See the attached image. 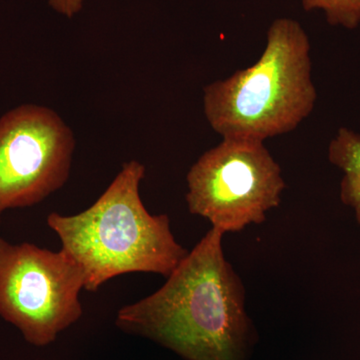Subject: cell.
<instances>
[{
  "instance_id": "6da1fadb",
  "label": "cell",
  "mask_w": 360,
  "mask_h": 360,
  "mask_svg": "<svg viewBox=\"0 0 360 360\" xmlns=\"http://www.w3.org/2000/svg\"><path fill=\"white\" fill-rule=\"evenodd\" d=\"M212 227L153 295L118 310L115 323L186 360H246L253 326L243 281Z\"/></svg>"
},
{
  "instance_id": "7a4b0ae2",
  "label": "cell",
  "mask_w": 360,
  "mask_h": 360,
  "mask_svg": "<svg viewBox=\"0 0 360 360\" xmlns=\"http://www.w3.org/2000/svg\"><path fill=\"white\" fill-rule=\"evenodd\" d=\"M146 167L137 160L120 174L90 207L75 215L51 212L47 225L61 250L84 270V290L97 291L110 279L132 272L167 277L189 251L177 243L167 214H150L139 186Z\"/></svg>"
},
{
  "instance_id": "3957f363",
  "label": "cell",
  "mask_w": 360,
  "mask_h": 360,
  "mask_svg": "<svg viewBox=\"0 0 360 360\" xmlns=\"http://www.w3.org/2000/svg\"><path fill=\"white\" fill-rule=\"evenodd\" d=\"M310 49L298 21L274 20L257 63L203 89L210 127L222 139L262 142L297 129L317 98Z\"/></svg>"
},
{
  "instance_id": "277c9868",
  "label": "cell",
  "mask_w": 360,
  "mask_h": 360,
  "mask_svg": "<svg viewBox=\"0 0 360 360\" xmlns=\"http://www.w3.org/2000/svg\"><path fill=\"white\" fill-rule=\"evenodd\" d=\"M186 180L189 212L224 233L264 224L286 186L264 142L250 139H222L196 160Z\"/></svg>"
},
{
  "instance_id": "5b68a950",
  "label": "cell",
  "mask_w": 360,
  "mask_h": 360,
  "mask_svg": "<svg viewBox=\"0 0 360 360\" xmlns=\"http://www.w3.org/2000/svg\"><path fill=\"white\" fill-rule=\"evenodd\" d=\"M84 270L63 250L0 238V316L34 347H46L79 321Z\"/></svg>"
},
{
  "instance_id": "8992f818",
  "label": "cell",
  "mask_w": 360,
  "mask_h": 360,
  "mask_svg": "<svg viewBox=\"0 0 360 360\" xmlns=\"http://www.w3.org/2000/svg\"><path fill=\"white\" fill-rule=\"evenodd\" d=\"M75 139L51 108L25 104L0 118V224L4 212L30 207L70 179Z\"/></svg>"
},
{
  "instance_id": "52a82bcc",
  "label": "cell",
  "mask_w": 360,
  "mask_h": 360,
  "mask_svg": "<svg viewBox=\"0 0 360 360\" xmlns=\"http://www.w3.org/2000/svg\"><path fill=\"white\" fill-rule=\"evenodd\" d=\"M328 160L342 172L340 198L360 224V134L341 127L328 146Z\"/></svg>"
},
{
  "instance_id": "ba28073f",
  "label": "cell",
  "mask_w": 360,
  "mask_h": 360,
  "mask_svg": "<svg viewBox=\"0 0 360 360\" xmlns=\"http://www.w3.org/2000/svg\"><path fill=\"white\" fill-rule=\"evenodd\" d=\"M304 11H322L330 25L354 30L360 25V0H302Z\"/></svg>"
},
{
  "instance_id": "9c48e42d",
  "label": "cell",
  "mask_w": 360,
  "mask_h": 360,
  "mask_svg": "<svg viewBox=\"0 0 360 360\" xmlns=\"http://www.w3.org/2000/svg\"><path fill=\"white\" fill-rule=\"evenodd\" d=\"M84 0H49V4L58 13L73 18L82 9Z\"/></svg>"
}]
</instances>
